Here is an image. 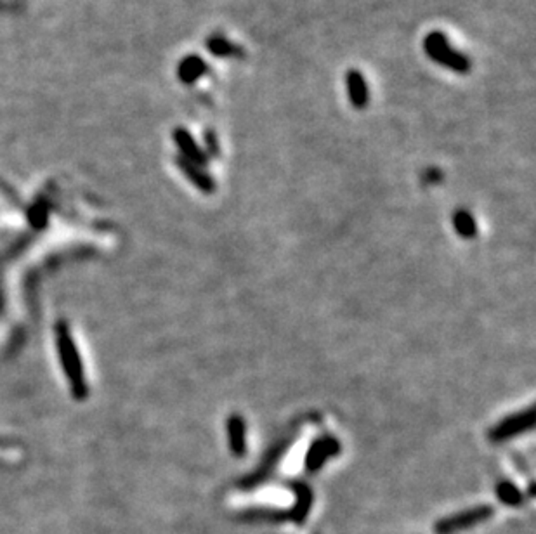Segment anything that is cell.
<instances>
[{"label": "cell", "instance_id": "7", "mask_svg": "<svg viewBox=\"0 0 536 534\" xmlns=\"http://www.w3.org/2000/svg\"><path fill=\"white\" fill-rule=\"evenodd\" d=\"M172 139H174L175 146L181 151V156L188 162L195 165H200V167H205L208 164V156L205 155L204 149L200 148V144L196 142V139L193 138V134L189 130H186L184 127H178L172 132Z\"/></svg>", "mask_w": 536, "mask_h": 534}, {"label": "cell", "instance_id": "8", "mask_svg": "<svg viewBox=\"0 0 536 534\" xmlns=\"http://www.w3.org/2000/svg\"><path fill=\"white\" fill-rule=\"evenodd\" d=\"M345 86H348V96L351 101V106L356 110H363L368 106L370 101V89L366 84L365 75L359 70L352 68L345 75Z\"/></svg>", "mask_w": 536, "mask_h": 534}, {"label": "cell", "instance_id": "3", "mask_svg": "<svg viewBox=\"0 0 536 534\" xmlns=\"http://www.w3.org/2000/svg\"><path fill=\"white\" fill-rule=\"evenodd\" d=\"M493 509L489 505H479V507H474V509L462 510L459 513H453V516H448L444 519H441L439 522H436L434 526V533L436 534H455L459 531L469 529V527L477 526V524L486 522L488 519H491Z\"/></svg>", "mask_w": 536, "mask_h": 534}, {"label": "cell", "instance_id": "9", "mask_svg": "<svg viewBox=\"0 0 536 534\" xmlns=\"http://www.w3.org/2000/svg\"><path fill=\"white\" fill-rule=\"evenodd\" d=\"M228 432V444L234 457L241 458L247 453V425L240 415H231L226 422Z\"/></svg>", "mask_w": 536, "mask_h": 534}, {"label": "cell", "instance_id": "10", "mask_svg": "<svg viewBox=\"0 0 536 534\" xmlns=\"http://www.w3.org/2000/svg\"><path fill=\"white\" fill-rule=\"evenodd\" d=\"M175 164H178V167L181 168L184 177L189 179V181L195 184V188H198V190L204 191V193H214L215 181L212 179V175H208L207 172L204 170V167L191 164V162L184 160L182 156H178V158H175Z\"/></svg>", "mask_w": 536, "mask_h": 534}, {"label": "cell", "instance_id": "2", "mask_svg": "<svg viewBox=\"0 0 536 534\" xmlns=\"http://www.w3.org/2000/svg\"><path fill=\"white\" fill-rule=\"evenodd\" d=\"M293 439H295V434H293V432H290V434H287V435H283L281 439H278V441L274 442V444L266 451V455H264V458H263V461L259 463V467L252 472V474H248L247 477L241 479L238 486H240L241 490L248 491V490H254V487L260 486L263 483H266L267 479L271 477V474L276 470V467H278V463L281 461V458L285 457L287 453H289Z\"/></svg>", "mask_w": 536, "mask_h": 534}, {"label": "cell", "instance_id": "4", "mask_svg": "<svg viewBox=\"0 0 536 534\" xmlns=\"http://www.w3.org/2000/svg\"><path fill=\"white\" fill-rule=\"evenodd\" d=\"M535 425V406L522 409V411L514 413L511 416H505L502 422L496 423L489 431V441L491 442H505L509 439L517 437L519 434L531 431Z\"/></svg>", "mask_w": 536, "mask_h": 534}, {"label": "cell", "instance_id": "14", "mask_svg": "<svg viewBox=\"0 0 536 534\" xmlns=\"http://www.w3.org/2000/svg\"><path fill=\"white\" fill-rule=\"evenodd\" d=\"M496 496L507 507H521V503H524V494L512 481H502L496 484Z\"/></svg>", "mask_w": 536, "mask_h": 534}, {"label": "cell", "instance_id": "6", "mask_svg": "<svg viewBox=\"0 0 536 534\" xmlns=\"http://www.w3.org/2000/svg\"><path fill=\"white\" fill-rule=\"evenodd\" d=\"M289 487L292 490L295 501H293V507L289 510V520L295 524H304L306 522L307 516L313 509V501H315V494L313 490L307 486L302 481H290Z\"/></svg>", "mask_w": 536, "mask_h": 534}, {"label": "cell", "instance_id": "1", "mask_svg": "<svg viewBox=\"0 0 536 534\" xmlns=\"http://www.w3.org/2000/svg\"><path fill=\"white\" fill-rule=\"evenodd\" d=\"M424 51L433 63L439 64V66L450 71H455L459 75L469 73L470 68H472L470 58L453 47L443 31L434 30L427 34V37L424 38Z\"/></svg>", "mask_w": 536, "mask_h": 534}, {"label": "cell", "instance_id": "15", "mask_svg": "<svg viewBox=\"0 0 536 534\" xmlns=\"http://www.w3.org/2000/svg\"><path fill=\"white\" fill-rule=\"evenodd\" d=\"M453 226L462 238H474L477 234V224L469 210H456L453 216Z\"/></svg>", "mask_w": 536, "mask_h": 534}, {"label": "cell", "instance_id": "5", "mask_svg": "<svg viewBox=\"0 0 536 534\" xmlns=\"http://www.w3.org/2000/svg\"><path fill=\"white\" fill-rule=\"evenodd\" d=\"M341 451L342 448L339 439L333 437V435H321V437L316 439V441L309 446V449H307L306 470L309 472V474H315L330 458L337 457Z\"/></svg>", "mask_w": 536, "mask_h": 534}, {"label": "cell", "instance_id": "16", "mask_svg": "<svg viewBox=\"0 0 536 534\" xmlns=\"http://www.w3.org/2000/svg\"><path fill=\"white\" fill-rule=\"evenodd\" d=\"M204 144H205V155L207 156H219L221 155V148H219V138L217 134L212 129H207L204 132Z\"/></svg>", "mask_w": 536, "mask_h": 534}, {"label": "cell", "instance_id": "11", "mask_svg": "<svg viewBox=\"0 0 536 534\" xmlns=\"http://www.w3.org/2000/svg\"><path fill=\"white\" fill-rule=\"evenodd\" d=\"M208 71V64L202 60L198 54H189L181 60L178 66V77L182 84L186 86H193L200 80L202 77H205Z\"/></svg>", "mask_w": 536, "mask_h": 534}, {"label": "cell", "instance_id": "12", "mask_svg": "<svg viewBox=\"0 0 536 534\" xmlns=\"http://www.w3.org/2000/svg\"><path fill=\"white\" fill-rule=\"evenodd\" d=\"M207 51L215 58H241L243 49L222 35H212L207 40Z\"/></svg>", "mask_w": 536, "mask_h": 534}, {"label": "cell", "instance_id": "13", "mask_svg": "<svg viewBox=\"0 0 536 534\" xmlns=\"http://www.w3.org/2000/svg\"><path fill=\"white\" fill-rule=\"evenodd\" d=\"M240 519L245 522H287L289 510H271V509H250L240 513Z\"/></svg>", "mask_w": 536, "mask_h": 534}]
</instances>
